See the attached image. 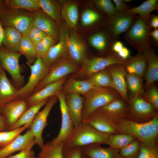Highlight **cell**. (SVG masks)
<instances>
[{"mask_svg": "<svg viewBox=\"0 0 158 158\" xmlns=\"http://www.w3.org/2000/svg\"><path fill=\"white\" fill-rule=\"evenodd\" d=\"M114 124L118 133L130 135L149 147L158 145V118L142 123L125 118Z\"/></svg>", "mask_w": 158, "mask_h": 158, "instance_id": "1", "label": "cell"}, {"mask_svg": "<svg viewBox=\"0 0 158 158\" xmlns=\"http://www.w3.org/2000/svg\"><path fill=\"white\" fill-rule=\"evenodd\" d=\"M110 134L97 130L85 122L74 126L63 142V151L92 144H106Z\"/></svg>", "mask_w": 158, "mask_h": 158, "instance_id": "2", "label": "cell"}, {"mask_svg": "<svg viewBox=\"0 0 158 158\" xmlns=\"http://www.w3.org/2000/svg\"><path fill=\"white\" fill-rule=\"evenodd\" d=\"M81 95L83 99L82 113V122H83L96 110L121 97L115 89L100 87H97Z\"/></svg>", "mask_w": 158, "mask_h": 158, "instance_id": "3", "label": "cell"}, {"mask_svg": "<svg viewBox=\"0 0 158 158\" xmlns=\"http://www.w3.org/2000/svg\"><path fill=\"white\" fill-rule=\"evenodd\" d=\"M126 60L121 58L113 51L105 56L86 58L78 71L72 74L70 77L78 79H86L91 75L110 65L114 64L124 65Z\"/></svg>", "mask_w": 158, "mask_h": 158, "instance_id": "4", "label": "cell"}, {"mask_svg": "<svg viewBox=\"0 0 158 158\" xmlns=\"http://www.w3.org/2000/svg\"><path fill=\"white\" fill-rule=\"evenodd\" d=\"M151 31L149 24L138 16L131 27L125 33L124 39L138 52L142 53L152 47L153 44L149 35Z\"/></svg>", "mask_w": 158, "mask_h": 158, "instance_id": "5", "label": "cell"}, {"mask_svg": "<svg viewBox=\"0 0 158 158\" xmlns=\"http://www.w3.org/2000/svg\"><path fill=\"white\" fill-rule=\"evenodd\" d=\"M0 21L4 27L13 28L23 35L28 36L33 26V14L26 10L6 8Z\"/></svg>", "mask_w": 158, "mask_h": 158, "instance_id": "6", "label": "cell"}, {"mask_svg": "<svg viewBox=\"0 0 158 158\" xmlns=\"http://www.w3.org/2000/svg\"><path fill=\"white\" fill-rule=\"evenodd\" d=\"M80 68V66L75 63L69 56L57 60L49 67L48 73L38 83L33 93L47 85L75 73Z\"/></svg>", "mask_w": 158, "mask_h": 158, "instance_id": "7", "label": "cell"}, {"mask_svg": "<svg viewBox=\"0 0 158 158\" xmlns=\"http://www.w3.org/2000/svg\"><path fill=\"white\" fill-rule=\"evenodd\" d=\"M22 54L0 46V63L12 78L13 85L18 90L25 85L24 77L21 74L19 59Z\"/></svg>", "mask_w": 158, "mask_h": 158, "instance_id": "8", "label": "cell"}, {"mask_svg": "<svg viewBox=\"0 0 158 158\" xmlns=\"http://www.w3.org/2000/svg\"><path fill=\"white\" fill-rule=\"evenodd\" d=\"M129 113L127 118L138 122H145L158 118V110L142 97H129Z\"/></svg>", "mask_w": 158, "mask_h": 158, "instance_id": "9", "label": "cell"}, {"mask_svg": "<svg viewBox=\"0 0 158 158\" xmlns=\"http://www.w3.org/2000/svg\"><path fill=\"white\" fill-rule=\"evenodd\" d=\"M138 16L125 11H116L109 18L106 27L115 42L118 40L120 35L130 28Z\"/></svg>", "mask_w": 158, "mask_h": 158, "instance_id": "10", "label": "cell"}, {"mask_svg": "<svg viewBox=\"0 0 158 158\" xmlns=\"http://www.w3.org/2000/svg\"><path fill=\"white\" fill-rule=\"evenodd\" d=\"M27 65L30 68L31 74L27 83L18 90L19 99H25L31 95L38 83L47 74L49 69V67L41 58H37L33 64Z\"/></svg>", "mask_w": 158, "mask_h": 158, "instance_id": "11", "label": "cell"}, {"mask_svg": "<svg viewBox=\"0 0 158 158\" xmlns=\"http://www.w3.org/2000/svg\"><path fill=\"white\" fill-rule=\"evenodd\" d=\"M58 100L56 95L51 97L44 108L36 115L30 129L35 136L34 141L35 145H37L41 149L44 145L42 133L47 124L48 117L51 109Z\"/></svg>", "mask_w": 158, "mask_h": 158, "instance_id": "12", "label": "cell"}, {"mask_svg": "<svg viewBox=\"0 0 158 158\" xmlns=\"http://www.w3.org/2000/svg\"><path fill=\"white\" fill-rule=\"evenodd\" d=\"M66 26L62 23L60 26L58 42L50 49L42 59L44 63L49 67L57 60L69 56L68 52V32Z\"/></svg>", "mask_w": 158, "mask_h": 158, "instance_id": "13", "label": "cell"}, {"mask_svg": "<svg viewBox=\"0 0 158 158\" xmlns=\"http://www.w3.org/2000/svg\"><path fill=\"white\" fill-rule=\"evenodd\" d=\"M68 52L70 58L80 66L86 58L87 50L83 40L76 31L68 28Z\"/></svg>", "mask_w": 158, "mask_h": 158, "instance_id": "14", "label": "cell"}, {"mask_svg": "<svg viewBox=\"0 0 158 158\" xmlns=\"http://www.w3.org/2000/svg\"><path fill=\"white\" fill-rule=\"evenodd\" d=\"M56 95L59 102L61 115V124L58 134L51 141L56 143H63L71 132L74 126L66 105L65 94L61 90Z\"/></svg>", "mask_w": 158, "mask_h": 158, "instance_id": "15", "label": "cell"}, {"mask_svg": "<svg viewBox=\"0 0 158 158\" xmlns=\"http://www.w3.org/2000/svg\"><path fill=\"white\" fill-rule=\"evenodd\" d=\"M32 13L33 26L52 37L56 42L58 41L59 27L57 24L42 10Z\"/></svg>", "mask_w": 158, "mask_h": 158, "instance_id": "16", "label": "cell"}, {"mask_svg": "<svg viewBox=\"0 0 158 158\" xmlns=\"http://www.w3.org/2000/svg\"><path fill=\"white\" fill-rule=\"evenodd\" d=\"M28 107L25 99H18L3 105L1 114L6 118L7 131L18 121Z\"/></svg>", "mask_w": 158, "mask_h": 158, "instance_id": "17", "label": "cell"}, {"mask_svg": "<svg viewBox=\"0 0 158 158\" xmlns=\"http://www.w3.org/2000/svg\"><path fill=\"white\" fill-rule=\"evenodd\" d=\"M68 76H67L57 81L47 85L28 97L25 100L28 108L46 99L56 95L61 90L63 85Z\"/></svg>", "mask_w": 158, "mask_h": 158, "instance_id": "18", "label": "cell"}, {"mask_svg": "<svg viewBox=\"0 0 158 158\" xmlns=\"http://www.w3.org/2000/svg\"><path fill=\"white\" fill-rule=\"evenodd\" d=\"M85 122L103 133L109 134L118 133L114 123L99 109L92 113Z\"/></svg>", "mask_w": 158, "mask_h": 158, "instance_id": "19", "label": "cell"}, {"mask_svg": "<svg viewBox=\"0 0 158 158\" xmlns=\"http://www.w3.org/2000/svg\"><path fill=\"white\" fill-rule=\"evenodd\" d=\"M99 109L114 123L124 118H128V104L121 97Z\"/></svg>", "mask_w": 158, "mask_h": 158, "instance_id": "20", "label": "cell"}, {"mask_svg": "<svg viewBox=\"0 0 158 158\" xmlns=\"http://www.w3.org/2000/svg\"><path fill=\"white\" fill-rule=\"evenodd\" d=\"M111 77L116 90L121 98L128 104L129 99L128 95L126 77L127 73L123 65L114 64L107 67Z\"/></svg>", "mask_w": 158, "mask_h": 158, "instance_id": "21", "label": "cell"}, {"mask_svg": "<svg viewBox=\"0 0 158 158\" xmlns=\"http://www.w3.org/2000/svg\"><path fill=\"white\" fill-rule=\"evenodd\" d=\"M120 150L109 147H104L97 144H92L81 147L82 158H123Z\"/></svg>", "mask_w": 158, "mask_h": 158, "instance_id": "22", "label": "cell"}, {"mask_svg": "<svg viewBox=\"0 0 158 158\" xmlns=\"http://www.w3.org/2000/svg\"><path fill=\"white\" fill-rule=\"evenodd\" d=\"M35 136L30 129L23 135H19L12 142L0 148V158H4L17 151H21L32 143Z\"/></svg>", "mask_w": 158, "mask_h": 158, "instance_id": "23", "label": "cell"}, {"mask_svg": "<svg viewBox=\"0 0 158 158\" xmlns=\"http://www.w3.org/2000/svg\"><path fill=\"white\" fill-rule=\"evenodd\" d=\"M61 5V14L62 19L68 28L76 31L78 18V3L71 0L59 1Z\"/></svg>", "mask_w": 158, "mask_h": 158, "instance_id": "24", "label": "cell"}, {"mask_svg": "<svg viewBox=\"0 0 158 158\" xmlns=\"http://www.w3.org/2000/svg\"><path fill=\"white\" fill-rule=\"evenodd\" d=\"M66 105L74 126L82 122L83 99L81 95L69 93L65 95Z\"/></svg>", "mask_w": 158, "mask_h": 158, "instance_id": "25", "label": "cell"}, {"mask_svg": "<svg viewBox=\"0 0 158 158\" xmlns=\"http://www.w3.org/2000/svg\"><path fill=\"white\" fill-rule=\"evenodd\" d=\"M89 42L90 45L97 51L109 54L113 52L112 48L115 42L106 28L105 31H97L90 36Z\"/></svg>", "mask_w": 158, "mask_h": 158, "instance_id": "26", "label": "cell"}, {"mask_svg": "<svg viewBox=\"0 0 158 158\" xmlns=\"http://www.w3.org/2000/svg\"><path fill=\"white\" fill-rule=\"evenodd\" d=\"M142 54L147 61V68L144 76L145 89L158 79V57L154 50L152 47L147 49Z\"/></svg>", "mask_w": 158, "mask_h": 158, "instance_id": "27", "label": "cell"}, {"mask_svg": "<svg viewBox=\"0 0 158 158\" xmlns=\"http://www.w3.org/2000/svg\"><path fill=\"white\" fill-rule=\"evenodd\" d=\"M17 90L7 77L1 67L0 72V105L19 99Z\"/></svg>", "mask_w": 158, "mask_h": 158, "instance_id": "28", "label": "cell"}, {"mask_svg": "<svg viewBox=\"0 0 158 158\" xmlns=\"http://www.w3.org/2000/svg\"><path fill=\"white\" fill-rule=\"evenodd\" d=\"M87 79H78L69 77L63 85L61 91L65 95L84 94L97 87Z\"/></svg>", "mask_w": 158, "mask_h": 158, "instance_id": "29", "label": "cell"}, {"mask_svg": "<svg viewBox=\"0 0 158 158\" xmlns=\"http://www.w3.org/2000/svg\"><path fill=\"white\" fill-rule=\"evenodd\" d=\"M124 66L127 73L134 74L142 78L146 72L147 61L142 53L138 52L135 56L127 59Z\"/></svg>", "mask_w": 158, "mask_h": 158, "instance_id": "30", "label": "cell"}, {"mask_svg": "<svg viewBox=\"0 0 158 158\" xmlns=\"http://www.w3.org/2000/svg\"><path fill=\"white\" fill-rule=\"evenodd\" d=\"M49 98L46 99L26 109L16 123L8 131L12 130L24 125H27L28 126L27 128L30 129L36 115L40 109L46 104Z\"/></svg>", "mask_w": 158, "mask_h": 158, "instance_id": "31", "label": "cell"}, {"mask_svg": "<svg viewBox=\"0 0 158 158\" xmlns=\"http://www.w3.org/2000/svg\"><path fill=\"white\" fill-rule=\"evenodd\" d=\"M41 9L51 18L59 26L62 24L61 16V5L55 0H37Z\"/></svg>", "mask_w": 158, "mask_h": 158, "instance_id": "32", "label": "cell"}, {"mask_svg": "<svg viewBox=\"0 0 158 158\" xmlns=\"http://www.w3.org/2000/svg\"><path fill=\"white\" fill-rule=\"evenodd\" d=\"M4 29L2 46L6 49L18 52L19 46L23 35L13 28L6 27H4Z\"/></svg>", "mask_w": 158, "mask_h": 158, "instance_id": "33", "label": "cell"}, {"mask_svg": "<svg viewBox=\"0 0 158 158\" xmlns=\"http://www.w3.org/2000/svg\"><path fill=\"white\" fill-rule=\"evenodd\" d=\"M157 0H147L139 6L130 8L126 11L135 15H138L141 18L149 24L150 13L158 9Z\"/></svg>", "mask_w": 158, "mask_h": 158, "instance_id": "34", "label": "cell"}, {"mask_svg": "<svg viewBox=\"0 0 158 158\" xmlns=\"http://www.w3.org/2000/svg\"><path fill=\"white\" fill-rule=\"evenodd\" d=\"M86 79L97 87L111 88L116 90L107 67L91 75Z\"/></svg>", "mask_w": 158, "mask_h": 158, "instance_id": "35", "label": "cell"}, {"mask_svg": "<svg viewBox=\"0 0 158 158\" xmlns=\"http://www.w3.org/2000/svg\"><path fill=\"white\" fill-rule=\"evenodd\" d=\"M18 52L25 57L27 65L33 64L37 58L35 46L27 36L23 35Z\"/></svg>", "mask_w": 158, "mask_h": 158, "instance_id": "36", "label": "cell"}, {"mask_svg": "<svg viewBox=\"0 0 158 158\" xmlns=\"http://www.w3.org/2000/svg\"><path fill=\"white\" fill-rule=\"evenodd\" d=\"M136 139L133 136L127 134H111L109 135L106 144L110 147L120 150Z\"/></svg>", "mask_w": 158, "mask_h": 158, "instance_id": "37", "label": "cell"}, {"mask_svg": "<svg viewBox=\"0 0 158 158\" xmlns=\"http://www.w3.org/2000/svg\"><path fill=\"white\" fill-rule=\"evenodd\" d=\"M63 144L52 141L47 142L41 148L37 158H62Z\"/></svg>", "mask_w": 158, "mask_h": 158, "instance_id": "38", "label": "cell"}, {"mask_svg": "<svg viewBox=\"0 0 158 158\" xmlns=\"http://www.w3.org/2000/svg\"><path fill=\"white\" fill-rule=\"evenodd\" d=\"M127 88L134 97H142L144 91L142 78L137 75L127 73L126 77Z\"/></svg>", "mask_w": 158, "mask_h": 158, "instance_id": "39", "label": "cell"}, {"mask_svg": "<svg viewBox=\"0 0 158 158\" xmlns=\"http://www.w3.org/2000/svg\"><path fill=\"white\" fill-rule=\"evenodd\" d=\"M6 8L18 9L33 12L41 10L37 0H5Z\"/></svg>", "mask_w": 158, "mask_h": 158, "instance_id": "40", "label": "cell"}, {"mask_svg": "<svg viewBox=\"0 0 158 158\" xmlns=\"http://www.w3.org/2000/svg\"><path fill=\"white\" fill-rule=\"evenodd\" d=\"M107 16H102L98 11L92 8H87L83 12L81 16V22L84 26L94 25L99 23L102 20L107 19Z\"/></svg>", "mask_w": 158, "mask_h": 158, "instance_id": "41", "label": "cell"}, {"mask_svg": "<svg viewBox=\"0 0 158 158\" xmlns=\"http://www.w3.org/2000/svg\"><path fill=\"white\" fill-rule=\"evenodd\" d=\"M28 128L27 125L18 127L12 130L1 132L0 148L13 141L20 133Z\"/></svg>", "mask_w": 158, "mask_h": 158, "instance_id": "42", "label": "cell"}, {"mask_svg": "<svg viewBox=\"0 0 158 158\" xmlns=\"http://www.w3.org/2000/svg\"><path fill=\"white\" fill-rule=\"evenodd\" d=\"M56 42L51 37L47 35L40 43L35 46L37 58L42 59Z\"/></svg>", "mask_w": 158, "mask_h": 158, "instance_id": "43", "label": "cell"}, {"mask_svg": "<svg viewBox=\"0 0 158 158\" xmlns=\"http://www.w3.org/2000/svg\"><path fill=\"white\" fill-rule=\"evenodd\" d=\"M141 142L137 139L121 149L120 154L123 158H137L140 152Z\"/></svg>", "mask_w": 158, "mask_h": 158, "instance_id": "44", "label": "cell"}, {"mask_svg": "<svg viewBox=\"0 0 158 158\" xmlns=\"http://www.w3.org/2000/svg\"><path fill=\"white\" fill-rule=\"evenodd\" d=\"M93 3L96 8L109 18L116 12L114 5L110 0H94Z\"/></svg>", "mask_w": 158, "mask_h": 158, "instance_id": "45", "label": "cell"}, {"mask_svg": "<svg viewBox=\"0 0 158 158\" xmlns=\"http://www.w3.org/2000/svg\"><path fill=\"white\" fill-rule=\"evenodd\" d=\"M145 89L142 97L158 110V90L157 86L154 83H153Z\"/></svg>", "mask_w": 158, "mask_h": 158, "instance_id": "46", "label": "cell"}, {"mask_svg": "<svg viewBox=\"0 0 158 158\" xmlns=\"http://www.w3.org/2000/svg\"><path fill=\"white\" fill-rule=\"evenodd\" d=\"M137 158H158V145L149 147L141 142L140 152Z\"/></svg>", "mask_w": 158, "mask_h": 158, "instance_id": "47", "label": "cell"}, {"mask_svg": "<svg viewBox=\"0 0 158 158\" xmlns=\"http://www.w3.org/2000/svg\"><path fill=\"white\" fill-rule=\"evenodd\" d=\"M34 141L25 149L15 155H10L4 158H34L35 157L34 151L32 150L35 145Z\"/></svg>", "mask_w": 158, "mask_h": 158, "instance_id": "48", "label": "cell"}, {"mask_svg": "<svg viewBox=\"0 0 158 158\" xmlns=\"http://www.w3.org/2000/svg\"><path fill=\"white\" fill-rule=\"evenodd\" d=\"M62 158H82L81 147L73 148L63 151Z\"/></svg>", "mask_w": 158, "mask_h": 158, "instance_id": "49", "label": "cell"}, {"mask_svg": "<svg viewBox=\"0 0 158 158\" xmlns=\"http://www.w3.org/2000/svg\"><path fill=\"white\" fill-rule=\"evenodd\" d=\"M116 11H126L130 8L123 0H113Z\"/></svg>", "mask_w": 158, "mask_h": 158, "instance_id": "50", "label": "cell"}, {"mask_svg": "<svg viewBox=\"0 0 158 158\" xmlns=\"http://www.w3.org/2000/svg\"><path fill=\"white\" fill-rule=\"evenodd\" d=\"M44 33V32L33 26L27 36L32 42L36 36Z\"/></svg>", "mask_w": 158, "mask_h": 158, "instance_id": "51", "label": "cell"}, {"mask_svg": "<svg viewBox=\"0 0 158 158\" xmlns=\"http://www.w3.org/2000/svg\"><path fill=\"white\" fill-rule=\"evenodd\" d=\"M117 54L120 58L124 60H127L130 57L129 49L124 46Z\"/></svg>", "mask_w": 158, "mask_h": 158, "instance_id": "52", "label": "cell"}, {"mask_svg": "<svg viewBox=\"0 0 158 158\" xmlns=\"http://www.w3.org/2000/svg\"><path fill=\"white\" fill-rule=\"evenodd\" d=\"M149 25L151 28L154 29L158 28V16L151 15L149 19Z\"/></svg>", "mask_w": 158, "mask_h": 158, "instance_id": "53", "label": "cell"}, {"mask_svg": "<svg viewBox=\"0 0 158 158\" xmlns=\"http://www.w3.org/2000/svg\"><path fill=\"white\" fill-rule=\"evenodd\" d=\"M124 47L122 42L117 40L115 42L112 47V51L116 53H118Z\"/></svg>", "mask_w": 158, "mask_h": 158, "instance_id": "54", "label": "cell"}, {"mask_svg": "<svg viewBox=\"0 0 158 158\" xmlns=\"http://www.w3.org/2000/svg\"><path fill=\"white\" fill-rule=\"evenodd\" d=\"M149 35L154 45L158 46V29H155L151 31Z\"/></svg>", "mask_w": 158, "mask_h": 158, "instance_id": "55", "label": "cell"}, {"mask_svg": "<svg viewBox=\"0 0 158 158\" xmlns=\"http://www.w3.org/2000/svg\"><path fill=\"white\" fill-rule=\"evenodd\" d=\"M7 131L5 117L2 114L0 115V131Z\"/></svg>", "mask_w": 158, "mask_h": 158, "instance_id": "56", "label": "cell"}, {"mask_svg": "<svg viewBox=\"0 0 158 158\" xmlns=\"http://www.w3.org/2000/svg\"><path fill=\"white\" fill-rule=\"evenodd\" d=\"M4 35V27L0 21V46H2V43Z\"/></svg>", "mask_w": 158, "mask_h": 158, "instance_id": "57", "label": "cell"}, {"mask_svg": "<svg viewBox=\"0 0 158 158\" xmlns=\"http://www.w3.org/2000/svg\"><path fill=\"white\" fill-rule=\"evenodd\" d=\"M6 9L5 0H0V17Z\"/></svg>", "mask_w": 158, "mask_h": 158, "instance_id": "58", "label": "cell"}, {"mask_svg": "<svg viewBox=\"0 0 158 158\" xmlns=\"http://www.w3.org/2000/svg\"><path fill=\"white\" fill-rule=\"evenodd\" d=\"M124 2L126 4V3H128L132 1L131 0H123Z\"/></svg>", "mask_w": 158, "mask_h": 158, "instance_id": "59", "label": "cell"}, {"mask_svg": "<svg viewBox=\"0 0 158 158\" xmlns=\"http://www.w3.org/2000/svg\"><path fill=\"white\" fill-rule=\"evenodd\" d=\"M3 105H0V115L1 114V109L2 106Z\"/></svg>", "mask_w": 158, "mask_h": 158, "instance_id": "60", "label": "cell"}, {"mask_svg": "<svg viewBox=\"0 0 158 158\" xmlns=\"http://www.w3.org/2000/svg\"><path fill=\"white\" fill-rule=\"evenodd\" d=\"M1 63H0V70H1Z\"/></svg>", "mask_w": 158, "mask_h": 158, "instance_id": "61", "label": "cell"}, {"mask_svg": "<svg viewBox=\"0 0 158 158\" xmlns=\"http://www.w3.org/2000/svg\"><path fill=\"white\" fill-rule=\"evenodd\" d=\"M34 158H37V157H35Z\"/></svg>", "mask_w": 158, "mask_h": 158, "instance_id": "62", "label": "cell"}, {"mask_svg": "<svg viewBox=\"0 0 158 158\" xmlns=\"http://www.w3.org/2000/svg\"><path fill=\"white\" fill-rule=\"evenodd\" d=\"M1 132L0 131V136Z\"/></svg>", "mask_w": 158, "mask_h": 158, "instance_id": "63", "label": "cell"}]
</instances>
